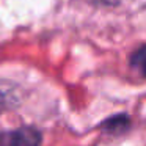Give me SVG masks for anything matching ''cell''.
Wrapping results in <instances>:
<instances>
[{"instance_id": "6da1fadb", "label": "cell", "mask_w": 146, "mask_h": 146, "mask_svg": "<svg viewBox=\"0 0 146 146\" xmlns=\"http://www.w3.org/2000/svg\"><path fill=\"white\" fill-rule=\"evenodd\" d=\"M2 146H41L42 135L36 127L22 126L0 135Z\"/></svg>"}, {"instance_id": "277c9868", "label": "cell", "mask_w": 146, "mask_h": 146, "mask_svg": "<svg viewBox=\"0 0 146 146\" xmlns=\"http://www.w3.org/2000/svg\"><path fill=\"white\" fill-rule=\"evenodd\" d=\"M129 63L133 69L138 71V72L146 79V44L137 47L135 50L132 52V55H130V58H129Z\"/></svg>"}, {"instance_id": "7a4b0ae2", "label": "cell", "mask_w": 146, "mask_h": 146, "mask_svg": "<svg viewBox=\"0 0 146 146\" xmlns=\"http://www.w3.org/2000/svg\"><path fill=\"white\" fill-rule=\"evenodd\" d=\"M22 101L21 88L13 82L0 80V113L16 108Z\"/></svg>"}, {"instance_id": "3957f363", "label": "cell", "mask_w": 146, "mask_h": 146, "mask_svg": "<svg viewBox=\"0 0 146 146\" xmlns=\"http://www.w3.org/2000/svg\"><path fill=\"white\" fill-rule=\"evenodd\" d=\"M130 126V118L127 115L121 113V115H113L111 118L105 119L102 123V127H104L105 132H110V133H121V132H126Z\"/></svg>"}]
</instances>
